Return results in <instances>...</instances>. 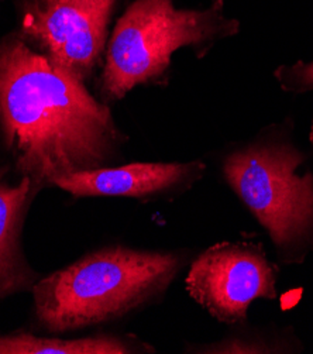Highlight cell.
<instances>
[{"label": "cell", "mask_w": 313, "mask_h": 354, "mask_svg": "<svg viewBox=\"0 0 313 354\" xmlns=\"http://www.w3.org/2000/svg\"><path fill=\"white\" fill-rule=\"evenodd\" d=\"M126 140L85 82L20 34L0 40V149L17 178L51 188L64 175L112 167Z\"/></svg>", "instance_id": "1"}, {"label": "cell", "mask_w": 313, "mask_h": 354, "mask_svg": "<svg viewBox=\"0 0 313 354\" xmlns=\"http://www.w3.org/2000/svg\"><path fill=\"white\" fill-rule=\"evenodd\" d=\"M181 252L109 245L41 277L31 317L44 335H65L111 324L154 304L185 267Z\"/></svg>", "instance_id": "2"}, {"label": "cell", "mask_w": 313, "mask_h": 354, "mask_svg": "<svg viewBox=\"0 0 313 354\" xmlns=\"http://www.w3.org/2000/svg\"><path fill=\"white\" fill-rule=\"evenodd\" d=\"M240 31L225 13L223 0L200 10L177 9L172 0H135L115 26L106 46L100 95L104 103L123 99L140 85L167 80L172 54L193 48L203 55Z\"/></svg>", "instance_id": "3"}, {"label": "cell", "mask_w": 313, "mask_h": 354, "mask_svg": "<svg viewBox=\"0 0 313 354\" xmlns=\"http://www.w3.org/2000/svg\"><path fill=\"white\" fill-rule=\"evenodd\" d=\"M305 158L290 138L268 133L223 160L227 184L288 264L313 252V174H299Z\"/></svg>", "instance_id": "4"}, {"label": "cell", "mask_w": 313, "mask_h": 354, "mask_svg": "<svg viewBox=\"0 0 313 354\" xmlns=\"http://www.w3.org/2000/svg\"><path fill=\"white\" fill-rule=\"evenodd\" d=\"M116 0H24L20 37L85 82L106 48Z\"/></svg>", "instance_id": "5"}, {"label": "cell", "mask_w": 313, "mask_h": 354, "mask_svg": "<svg viewBox=\"0 0 313 354\" xmlns=\"http://www.w3.org/2000/svg\"><path fill=\"white\" fill-rule=\"evenodd\" d=\"M187 291L218 321H246L256 299H274L275 271L263 247L254 243H219L199 254L187 275Z\"/></svg>", "instance_id": "6"}, {"label": "cell", "mask_w": 313, "mask_h": 354, "mask_svg": "<svg viewBox=\"0 0 313 354\" xmlns=\"http://www.w3.org/2000/svg\"><path fill=\"white\" fill-rule=\"evenodd\" d=\"M206 171L202 161L133 162L64 175L54 187L74 198H133L155 201L191 189Z\"/></svg>", "instance_id": "7"}, {"label": "cell", "mask_w": 313, "mask_h": 354, "mask_svg": "<svg viewBox=\"0 0 313 354\" xmlns=\"http://www.w3.org/2000/svg\"><path fill=\"white\" fill-rule=\"evenodd\" d=\"M12 168L0 162V304L31 294L41 274L30 263L24 227L37 195L44 189L28 178L13 183Z\"/></svg>", "instance_id": "8"}, {"label": "cell", "mask_w": 313, "mask_h": 354, "mask_svg": "<svg viewBox=\"0 0 313 354\" xmlns=\"http://www.w3.org/2000/svg\"><path fill=\"white\" fill-rule=\"evenodd\" d=\"M155 348L130 335L97 333L64 339L26 330L0 333V354H130L154 353Z\"/></svg>", "instance_id": "9"}, {"label": "cell", "mask_w": 313, "mask_h": 354, "mask_svg": "<svg viewBox=\"0 0 313 354\" xmlns=\"http://www.w3.org/2000/svg\"><path fill=\"white\" fill-rule=\"evenodd\" d=\"M274 77L285 92L305 93L313 91V61H298L294 65L278 66Z\"/></svg>", "instance_id": "10"}, {"label": "cell", "mask_w": 313, "mask_h": 354, "mask_svg": "<svg viewBox=\"0 0 313 354\" xmlns=\"http://www.w3.org/2000/svg\"><path fill=\"white\" fill-rule=\"evenodd\" d=\"M312 143H313V127H312Z\"/></svg>", "instance_id": "11"}]
</instances>
